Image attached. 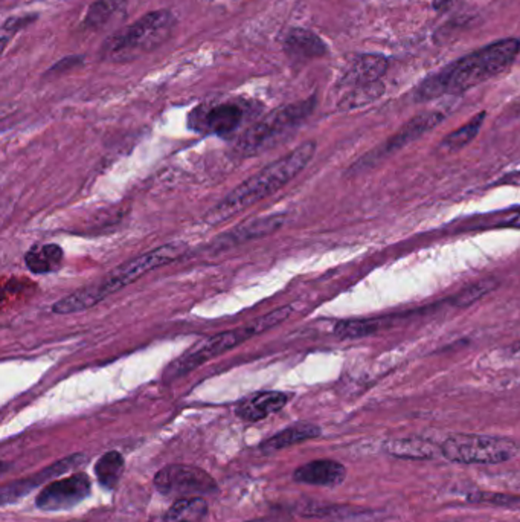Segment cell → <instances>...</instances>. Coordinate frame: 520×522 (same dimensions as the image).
Wrapping results in <instances>:
<instances>
[{
	"mask_svg": "<svg viewBox=\"0 0 520 522\" xmlns=\"http://www.w3.org/2000/svg\"><path fill=\"white\" fill-rule=\"evenodd\" d=\"M519 51V40L515 39L499 40L496 43L488 44L424 80L415 97L419 101H428L443 95L466 92L506 71L515 62Z\"/></svg>",
	"mask_w": 520,
	"mask_h": 522,
	"instance_id": "obj_1",
	"label": "cell"
},
{
	"mask_svg": "<svg viewBox=\"0 0 520 522\" xmlns=\"http://www.w3.org/2000/svg\"><path fill=\"white\" fill-rule=\"evenodd\" d=\"M186 250L188 246L184 242H171L147 254L139 255L137 259L113 269L97 283L80 289L77 292L71 293L69 297L60 299L52 306V312L57 315H69L88 310L113 293L119 292L121 289L135 283L146 273L173 263L185 254Z\"/></svg>",
	"mask_w": 520,
	"mask_h": 522,
	"instance_id": "obj_2",
	"label": "cell"
},
{
	"mask_svg": "<svg viewBox=\"0 0 520 522\" xmlns=\"http://www.w3.org/2000/svg\"><path fill=\"white\" fill-rule=\"evenodd\" d=\"M315 152H317L315 142H304L286 157H282L270 166H264L263 170L258 171L257 175L249 177L248 181H244L241 185L231 191L219 205L211 210L208 219L213 223L223 222L253 204L263 201L264 197L281 190L282 186L288 185L293 177H297L308 166V162L315 157Z\"/></svg>",
	"mask_w": 520,
	"mask_h": 522,
	"instance_id": "obj_3",
	"label": "cell"
},
{
	"mask_svg": "<svg viewBox=\"0 0 520 522\" xmlns=\"http://www.w3.org/2000/svg\"><path fill=\"white\" fill-rule=\"evenodd\" d=\"M292 306L275 308L272 312L257 318L253 321L244 324L241 327L232 328L228 332L217 333L214 337H204L186 350L182 356L177 357L166 366L164 381L173 382L179 377L190 375L191 371L199 368L206 362L214 357L224 355L235 346L243 344L251 337H257L260 333L268 332L270 328L277 327L282 321H286L292 315Z\"/></svg>",
	"mask_w": 520,
	"mask_h": 522,
	"instance_id": "obj_4",
	"label": "cell"
},
{
	"mask_svg": "<svg viewBox=\"0 0 520 522\" xmlns=\"http://www.w3.org/2000/svg\"><path fill=\"white\" fill-rule=\"evenodd\" d=\"M175 26V15L170 11L148 13L102 44V57L109 62H128L148 54L170 39Z\"/></svg>",
	"mask_w": 520,
	"mask_h": 522,
	"instance_id": "obj_5",
	"label": "cell"
},
{
	"mask_svg": "<svg viewBox=\"0 0 520 522\" xmlns=\"http://www.w3.org/2000/svg\"><path fill=\"white\" fill-rule=\"evenodd\" d=\"M441 455L459 464H501L520 452L515 440L479 434H453L444 440Z\"/></svg>",
	"mask_w": 520,
	"mask_h": 522,
	"instance_id": "obj_6",
	"label": "cell"
},
{
	"mask_svg": "<svg viewBox=\"0 0 520 522\" xmlns=\"http://www.w3.org/2000/svg\"><path fill=\"white\" fill-rule=\"evenodd\" d=\"M313 106L315 100H308L288 108L278 109L249 130L248 135L240 142V150L244 155H253L264 147L270 146L273 141H277V138L282 137L284 133L298 126L302 119H306L308 113L313 110Z\"/></svg>",
	"mask_w": 520,
	"mask_h": 522,
	"instance_id": "obj_7",
	"label": "cell"
},
{
	"mask_svg": "<svg viewBox=\"0 0 520 522\" xmlns=\"http://www.w3.org/2000/svg\"><path fill=\"white\" fill-rule=\"evenodd\" d=\"M155 486L162 495L177 499L194 498L217 490V483L203 469L188 464H170L155 477Z\"/></svg>",
	"mask_w": 520,
	"mask_h": 522,
	"instance_id": "obj_8",
	"label": "cell"
},
{
	"mask_svg": "<svg viewBox=\"0 0 520 522\" xmlns=\"http://www.w3.org/2000/svg\"><path fill=\"white\" fill-rule=\"evenodd\" d=\"M90 489L92 483L88 475H69L46 484L35 499V506L43 512H66L83 503L90 495Z\"/></svg>",
	"mask_w": 520,
	"mask_h": 522,
	"instance_id": "obj_9",
	"label": "cell"
},
{
	"mask_svg": "<svg viewBox=\"0 0 520 522\" xmlns=\"http://www.w3.org/2000/svg\"><path fill=\"white\" fill-rule=\"evenodd\" d=\"M243 118L244 110L239 104L220 103L194 110L191 113L190 124L200 132L226 137L237 130Z\"/></svg>",
	"mask_w": 520,
	"mask_h": 522,
	"instance_id": "obj_10",
	"label": "cell"
},
{
	"mask_svg": "<svg viewBox=\"0 0 520 522\" xmlns=\"http://www.w3.org/2000/svg\"><path fill=\"white\" fill-rule=\"evenodd\" d=\"M444 115L440 112L421 113L419 117L412 118L408 124H404L394 137L389 138L383 146L379 147L370 157H365V164L379 162L389 155L397 152L400 148L408 146L411 142L417 141L419 138L423 137L426 133L430 132L432 128H437L440 122L443 121Z\"/></svg>",
	"mask_w": 520,
	"mask_h": 522,
	"instance_id": "obj_11",
	"label": "cell"
},
{
	"mask_svg": "<svg viewBox=\"0 0 520 522\" xmlns=\"http://www.w3.org/2000/svg\"><path fill=\"white\" fill-rule=\"evenodd\" d=\"M84 460V455L78 454L68 457V459L60 460L57 463L51 464L49 468L40 470L39 474H34L31 479H19V481H13V483L5 484L0 492V499L2 504L13 503V501H19L22 497L28 495L31 490H34L39 484L46 483L51 479H55L59 475L69 472L71 469L77 468L78 464H81Z\"/></svg>",
	"mask_w": 520,
	"mask_h": 522,
	"instance_id": "obj_12",
	"label": "cell"
},
{
	"mask_svg": "<svg viewBox=\"0 0 520 522\" xmlns=\"http://www.w3.org/2000/svg\"><path fill=\"white\" fill-rule=\"evenodd\" d=\"M298 483L321 486V488H336L344 483L346 479V469L344 464L333 460H315L310 463L298 468L293 474Z\"/></svg>",
	"mask_w": 520,
	"mask_h": 522,
	"instance_id": "obj_13",
	"label": "cell"
},
{
	"mask_svg": "<svg viewBox=\"0 0 520 522\" xmlns=\"http://www.w3.org/2000/svg\"><path fill=\"white\" fill-rule=\"evenodd\" d=\"M288 395L279 391H263L244 399L237 406V415L246 422H260L269 415L275 414L288 405Z\"/></svg>",
	"mask_w": 520,
	"mask_h": 522,
	"instance_id": "obj_14",
	"label": "cell"
},
{
	"mask_svg": "<svg viewBox=\"0 0 520 522\" xmlns=\"http://www.w3.org/2000/svg\"><path fill=\"white\" fill-rule=\"evenodd\" d=\"M282 44L286 54L295 62L319 59L326 54V44L322 42L321 37L304 28L288 31Z\"/></svg>",
	"mask_w": 520,
	"mask_h": 522,
	"instance_id": "obj_15",
	"label": "cell"
},
{
	"mask_svg": "<svg viewBox=\"0 0 520 522\" xmlns=\"http://www.w3.org/2000/svg\"><path fill=\"white\" fill-rule=\"evenodd\" d=\"M282 222H284L282 215H270V217H264V219L252 220V222H248L243 226H239V228L222 235L217 240V243L231 246V244L243 243L248 240L261 239L264 235L272 234L278 228H281Z\"/></svg>",
	"mask_w": 520,
	"mask_h": 522,
	"instance_id": "obj_16",
	"label": "cell"
},
{
	"mask_svg": "<svg viewBox=\"0 0 520 522\" xmlns=\"http://www.w3.org/2000/svg\"><path fill=\"white\" fill-rule=\"evenodd\" d=\"M386 69H388V60L384 57L360 55L346 73L345 81L355 84V88L379 83V79L386 72Z\"/></svg>",
	"mask_w": 520,
	"mask_h": 522,
	"instance_id": "obj_17",
	"label": "cell"
},
{
	"mask_svg": "<svg viewBox=\"0 0 520 522\" xmlns=\"http://www.w3.org/2000/svg\"><path fill=\"white\" fill-rule=\"evenodd\" d=\"M319 435H321V428L319 426L311 425V423H297V425L288 426L286 430L266 440L261 444V451H264V452H277V451L290 448L293 444L317 439Z\"/></svg>",
	"mask_w": 520,
	"mask_h": 522,
	"instance_id": "obj_18",
	"label": "cell"
},
{
	"mask_svg": "<svg viewBox=\"0 0 520 522\" xmlns=\"http://www.w3.org/2000/svg\"><path fill=\"white\" fill-rule=\"evenodd\" d=\"M63 250L59 244H39L31 248L28 254L24 255V263L31 272L43 275L59 270L63 263Z\"/></svg>",
	"mask_w": 520,
	"mask_h": 522,
	"instance_id": "obj_19",
	"label": "cell"
},
{
	"mask_svg": "<svg viewBox=\"0 0 520 522\" xmlns=\"http://www.w3.org/2000/svg\"><path fill=\"white\" fill-rule=\"evenodd\" d=\"M384 451L392 457L409 460H428L441 452L440 448H435L428 440L421 439H397L389 440L384 443Z\"/></svg>",
	"mask_w": 520,
	"mask_h": 522,
	"instance_id": "obj_20",
	"label": "cell"
},
{
	"mask_svg": "<svg viewBox=\"0 0 520 522\" xmlns=\"http://www.w3.org/2000/svg\"><path fill=\"white\" fill-rule=\"evenodd\" d=\"M208 515V503L202 497L177 499L162 522H202Z\"/></svg>",
	"mask_w": 520,
	"mask_h": 522,
	"instance_id": "obj_21",
	"label": "cell"
},
{
	"mask_svg": "<svg viewBox=\"0 0 520 522\" xmlns=\"http://www.w3.org/2000/svg\"><path fill=\"white\" fill-rule=\"evenodd\" d=\"M124 459L122 455L117 451H110L102 455L101 459L98 460L97 466H95V474H97L98 483L101 484L102 488L112 489L117 488L122 474H124Z\"/></svg>",
	"mask_w": 520,
	"mask_h": 522,
	"instance_id": "obj_22",
	"label": "cell"
},
{
	"mask_svg": "<svg viewBox=\"0 0 520 522\" xmlns=\"http://www.w3.org/2000/svg\"><path fill=\"white\" fill-rule=\"evenodd\" d=\"M126 8V0H97L89 8L84 17L83 26L86 30H99L108 24L113 15Z\"/></svg>",
	"mask_w": 520,
	"mask_h": 522,
	"instance_id": "obj_23",
	"label": "cell"
},
{
	"mask_svg": "<svg viewBox=\"0 0 520 522\" xmlns=\"http://www.w3.org/2000/svg\"><path fill=\"white\" fill-rule=\"evenodd\" d=\"M484 119H486V112L477 113V117H473L461 128H458V130L444 138V148L449 150V152H458V150L464 148L467 144H470L477 137L479 130H481Z\"/></svg>",
	"mask_w": 520,
	"mask_h": 522,
	"instance_id": "obj_24",
	"label": "cell"
},
{
	"mask_svg": "<svg viewBox=\"0 0 520 522\" xmlns=\"http://www.w3.org/2000/svg\"><path fill=\"white\" fill-rule=\"evenodd\" d=\"M383 93V86L380 83L366 84L355 88L350 95H346L345 100L342 101V106L346 109L359 108L364 104H368L379 98Z\"/></svg>",
	"mask_w": 520,
	"mask_h": 522,
	"instance_id": "obj_25",
	"label": "cell"
},
{
	"mask_svg": "<svg viewBox=\"0 0 520 522\" xmlns=\"http://www.w3.org/2000/svg\"><path fill=\"white\" fill-rule=\"evenodd\" d=\"M377 330L375 321H344L335 327V333L339 337H364Z\"/></svg>",
	"mask_w": 520,
	"mask_h": 522,
	"instance_id": "obj_26",
	"label": "cell"
},
{
	"mask_svg": "<svg viewBox=\"0 0 520 522\" xmlns=\"http://www.w3.org/2000/svg\"><path fill=\"white\" fill-rule=\"evenodd\" d=\"M491 289H493V283H479L475 284V286H470V288L466 289V290L458 297V304H459V306L473 304L477 299L484 297L486 293L490 292Z\"/></svg>",
	"mask_w": 520,
	"mask_h": 522,
	"instance_id": "obj_27",
	"label": "cell"
},
{
	"mask_svg": "<svg viewBox=\"0 0 520 522\" xmlns=\"http://www.w3.org/2000/svg\"><path fill=\"white\" fill-rule=\"evenodd\" d=\"M468 501H472V503L510 504L513 501H517V498H513L508 495H499V493L477 492L468 495Z\"/></svg>",
	"mask_w": 520,
	"mask_h": 522,
	"instance_id": "obj_28",
	"label": "cell"
},
{
	"mask_svg": "<svg viewBox=\"0 0 520 522\" xmlns=\"http://www.w3.org/2000/svg\"><path fill=\"white\" fill-rule=\"evenodd\" d=\"M37 15H22V17H14V19L6 20L5 24H4V30H2V34H6L10 31L11 34L15 33V31L20 30L26 26L28 22H33Z\"/></svg>",
	"mask_w": 520,
	"mask_h": 522,
	"instance_id": "obj_29",
	"label": "cell"
},
{
	"mask_svg": "<svg viewBox=\"0 0 520 522\" xmlns=\"http://www.w3.org/2000/svg\"><path fill=\"white\" fill-rule=\"evenodd\" d=\"M453 0H435L433 6L437 10H448L449 6L452 5Z\"/></svg>",
	"mask_w": 520,
	"mask_h": 522,
	"instance_id": "obj_30",
	"label": "cell"
},
{
	"mask_svg": "<svg viewBox=\"0 0 520 522\" xmlns=\"http://www.w3.org/2000/svg\"><path fill=\"white\" fill-rule=\"evenodd\" d=\"M513 225L517 226V228H520V211L519 213H517V214H515V219H513Z\"/></svg>",
	"mask_w": 520,
	"mask_h": 522,
	"instance_id": "obj_31",
	"label": "cell"
},
{
	"mask_svg": "<svg viewBox=\"0 0 520 522\" xmlns=\"http://www.w3.org/2000/svg\"><path fill=\"white\" fill-rule=\"evenodd\" d=\"M252 522H268V521H252Z\"/></svg>",
	"mask_w": 520,
	"mask_h": 522,
	"instance_id": "obj_32",
	"label": "cell"
}]
</instances>
